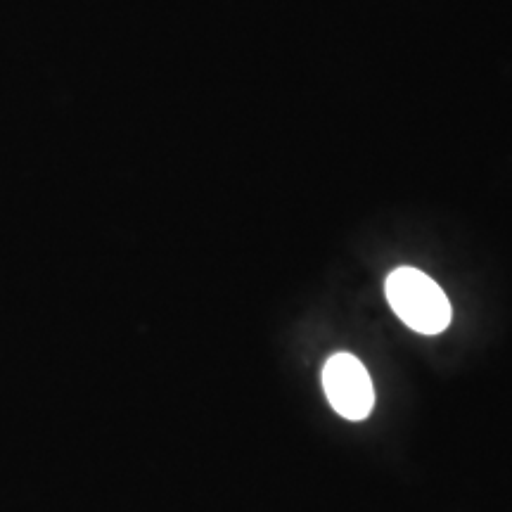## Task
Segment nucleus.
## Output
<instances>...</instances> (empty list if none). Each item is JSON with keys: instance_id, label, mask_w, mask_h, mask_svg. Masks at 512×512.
<instances>
[{"instance_id": "obj_1", "label": "nucleus", "mask_w": 512, "mask_h": 512, "mask_svg": "<svg viewBox=\"0 0 512 512\" xmlns=\"http://www.w3.org/2000/svg\"><path fill=\"white\" fill-rule=\"evenodd\" d=\"M389 306L408 328L420 335H439L451 323V304L427 273L401 266L384 283Z\"/></svg>"}, {"instance_id": "obj_2", "label": "nucleus", "mask_w": 512, "mask_h": 512, "mask_svg": "<svg viewBox=\"0 0 512 512\" xmlns=\"http://www.w3.org/2000/svg\"><path fill=\"white\" fill-rule=\"evenodd\" d=\"M330 406L347 420H366L375 406V389L366 366L351 354H335L323 368Z\"/></svg>"}]
</instances>
